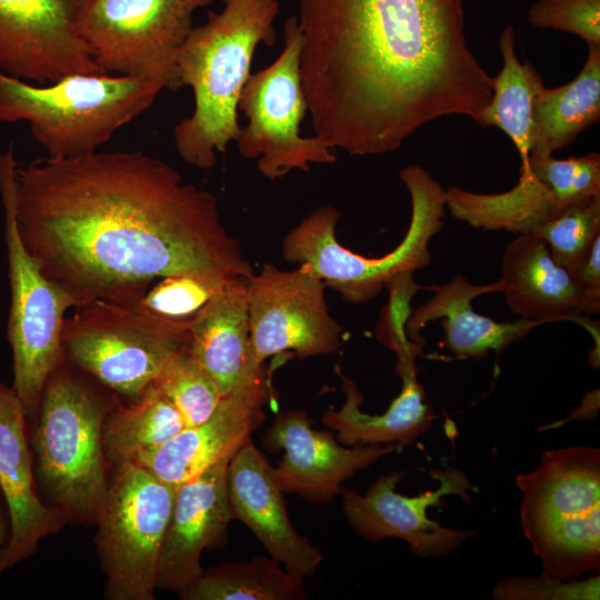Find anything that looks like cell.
Segmentation results:
<instances>
[{
  "mask_svg": "<svg viewBox=\"0 0 600 600\" xmlns=\"http://www.w3.org/2000/svg\"><path fill=\"white\" fill-rule=\"evenodd\" d=\"M16 222L43 274L77 307L137 304L168 276L253 274L216 197L140 151L18 164Z\"/></svg>",
  "mask_w": 600,
  "mask_h": 600,
  "instance_id": "obj_1",
  "label": "cell"
},
{
  "mask_svg": "<svg viewBox=\"0 0 600 600\" xmlns=\"http://www.w3.org/2000/svg\"><path fill=\"white\" fill-rule=\"evenodd\" d=\"M296 19L308 113L332 149L392 152L439 118L478 122L491 99L463 0H299Z\"/></svg>",
  "mask_w": 600,
  "mask_h": 600,
  "instance_id": "obj_2",
  "label": "cell"
},
{
  "mask_svg": "<svg viewBox=\"0 0 600 600\" xmlns=\"http://www.w3.org/2000/svg\"><path fill=\"white\" fill-rule=\"evenodd\" d=\"M221 2L220 11L192 28L177 58L180 84L192 89L194 108L174 126L173 141L180 158L200 169L212 168L217 153L237 141L238 101L254 52L277 40L279 0Z\"/></svg>",
  "mask_w": 600,
  "mask_h": 600,
  "instance_id": "obj_3",
  "label": "cell"
},
{
  "mask_svg": "<svg viewBox=\"0 0 600 600\" xmlns=\"http://www.w3.org/2000/svg\"><path fill=\"white\" fill-rule=\"evenodd\" d=\"M162 90L157 80L109 73H74L37 84L0 69V122L29 123L48 157L79 158L97 152Z\"/></svg>",
  "mask_w": 600,
  "mask_h": 600,
  "instance_id": "obj_4",
  "label": "cell"
},
{
  "mask_svg": "<svg viewBox=\"0 0 600 600\" xmlns=\"http://www.w3.org/2000/svg\"><path fill=\"white\" fill-rule=\"evenodd\" d=\"M523 534L542 574L580 579L600 569V450L571 446L544 451L539 466L520 473Z\"/></svg>",
  "mask_w": 600,
  "mask_h": 600,
  "instance_id": "obj_5",
  "label": "cell"
},
{
  "mask_svg": "<svg viewBox=\"0 0 600 600\" xmlns=\"http://www.w3.org/2000/svg\"><path fill=\"white\" fill-rule=\"evenodd\" d=\"M411 198V220L402 241L380 258H368L341 246L336 237L340 211L321 206L282 240V256L309 264L326 287L346 301L367 302L397 278L429 264V243L443 226L446 190L420 166L399 172Z\"/></svg>",
  "mask_w": 600,
  "mask_h": 600,
  "instance_id": "obj_6",
  "label": "cell"
},
{
  "mask_svg": "<svg viewBox=\"0 0 600 600\" xmlns=\"http://www.w3.org/2000/svg\"><path fill=\"white\" fill-rule=\"evenodd\" d=\"M33 433V472L62 518L97 523L108 482L102 446L107 408L82 380L58 366L43 388Z\"/></svg>",
  "mask_w": 600,
  "mask_h": 600,
  "instance_id": "obj_7",
  "label": "cell"
},
{
  "mask_svg": "<svg viewBox=\"0 0 600 600\" xmlns=\"http://www.w3.org/2000/svg\"><path fill=\"white\" fill-rule=\"evenodd\" d=\"M14 148L0 154V196L10 284L7 339L12 352V389L27 418L39 409L47 379L60 362L64 313L77 307L72 296L47 278L23 246L16 222Z\"/></svg>",
  "mask_w": 600,
  "mask_h": 600,
  "instance_id": "obj_8",
  "label": "cell"
},
{
  "mask_svg": "<svg viewBox=\"0 0 600 600\" xmlns=\"http://www.w3.org/2000/svg\"><path fill=\"white\" fill-rule=\"evenodd\" d=\"M76 309L63 321V353L108 388L132 399L189 344L190 321L158 317L138 303L96 300Z\"/></svg>",
  "mask_w": 600,
  "mask_h": 600,
  "instance_id": "obj_9",
  "label": "cell"
},
{
  "mask_svg": "<svg viewBox=\"0 0 600 600\" xmlns=\"http://www.w3.org/2000/svg\"><path fill=\"white\" fill-rule=\"evenodd\" d=\"M176 487L130 461L116 467L97 521V550L110 600H153Z\"/></svg>",
  "mask_w": 600,
  "mask_h": 600,
  "instance_id": "obj_10",
  "label": "cell"
},
{
  "mask_svg": "<svg viewBox=\"0 0 600 600\" xmlns=\"http://www.w3.org/2000/svg\"><path fill=\"white\" fill-rule=\"evenodd\" d=\"M214 0H82L76 31L107 73L181 88L177 58L197 10Z\"/></svg>",
  "mask_w": 600,
  "mask_h": 600,
  "instance_id": "obj_11",
  "label": "cell"
},
{
  "mask_svg": "<svg viewBox=\"0 0 600 600\" xmlns=\"http://www.w3.org/2000/svg\"><path fill=\"white\" fill-rule=\"evenodd\" d=\"M301 38L296 16L283 26V48L277 59L250 73L238 101L247 119L234 142L240 154L257 159L259 172L274 181L292 170L336 161L333 149L320 137L301 136L308 113L300 72Z\"/></svg>",
  "mask_w": 600,
  "mask_h": 600,
  "instance_id": "obj_12",
  "label": "cell"
},
{
  "mask_svg": "<svg viewBox=\"0 0 600 600\" xmlns=\"http://www.w3.org/2000/svg\"><path fill=\"white\" fill-rule=\"evenodd\" d=\"M326 284L306 263L294 270L263 264L247 279L250 341L247 373L288 350L299 359L331 354L341 347L342 328L331 317Z\"/></svg>",
  "mask_w": 600,
  "mask_h": 600,
  "instance_id": "obj_13",
  "label": "cell"
},
{
  "mask_svg": "<svg viewBox=\"0 0 600 600\" xmlns=\"http://www.w3.org/2000/svg\"><path fill=\"white\" fill-rule=\"evenodd\" d=\"M600 197V154L554 159L529 157L519 182L501 193L446 190V207L456 219L483 230L533 233L571 206Z\"/></svg>",
  "mask_w": 600,
  "mask_h": 600,
  "instance_id": "obj_14",
  "label": "cell"
},
{
  "mask_svg": "<svg viewBox=\"0 0 600 600\" xmlns=\"http://www.w3.org/2000/svg\"><path fill=\"white\" fill-rule=\"evenodd\" d=\"M404 474V471H390L380 476L363 496L342 488L344 518L359 537L370 542L399 538L416 556L434 558L450 553L476 534V531L444 527L427 513L428 508L441 506L447 496L471 502V483L463 471L432 469L430 474L438 480L439 487L416 497L396 491Z\"/></svg>",
  "mask_w": 600,
  "mask_h": 600,
  "instance_id": "obj_15",
  "label": "cell"
},
{
  "mask_svg": "<svg viewBox=\"0 0 600 600\" xmlns=\"http://www.w3.org/2000/svg\"><path fill=\"white\" fill-rule=\"evenodd\" d=\"M82 0H0V69L47 84L74 74L107 73L76 31Z\"/></svg>",
  "mask_w": 600,
  "mask_h": 600,
  "instance_id": "obj_16",
  "label": "cell"
},
{
  "mask_svg": "<svg viewBox=\"0 0 600 600\" xmlns=\"http://www.w3.org/2000/svg\"><path fill=\"white\" fill-rule=\"evenodd\" d=\"M270 396L269 376L261 366L222 397L207 420L186 427L168 442L140 454L133 462L173 487L197 478L219 463L229 462L263 423V407Z\"/></svg>",
  "mask_w": 600,
  "mask_h": 600,
  "instance_id": "obj_17",
  "label": "cell"
},
{
  "mask_svg": "<svg viewBox=\"0 0 600 600\" xmlns=\"http://www.w3.org/2000/svg\"><path fill=\"white\" fill-rule=\"evenodd\" d=\"M312 426L307 411L286 410L267 430L262 444L269 452H284L272 468L278 488L313 503L332 501L348 478L401 448L397 443L344 447L332 432Z\"/></svg>",
  "mask_w": 600,
  "mask_h": 600,
  "instance_id": "obj_18",
  "label": "cell"
},
{
  "mask_svg": "<svg viewBox=\"0 0 600 600\" xmlns=\"http://www.w3.org/2000/svg\"><path fill=\"white\" fill-rule=\"evenodd\" d=\"M228 463H219L176 487L158 563L157 589L170 590L181 597L203 573L202 552L224 543L232 520Z\"/></svg>",
  "mask_w": 600,
  "mask_h": 600,
  "instance_id": "obj_19",
  "label": "cell"
},
{
  "mask_svg": "<svg viewBox=\"0 0 600 600\" xmlns=\"http://www.w3.org/2000/svg\"><path fill=\"white\" fill-rule=\"evenodd\" d=\"M227 486L232 519L243 522L284 569L301 578L313 576L323 556L293 528L272 467L251 438L229 461Z\"/></svg>",
  "mask_w": 600,
  "mask_h": 600,
  "instance_id": "obj_20",
  "label": "cell"
},
{
  "mask_svg": "<svg viewBox=\"0 0 600 600\" xmlns=\"http://www.w3.org/2000/svg\"><path fill=\"white\" fill-rule=\"evenodd\" d=\"M0 489L11 522L10 540L0 553L1 574L33 556L39 542L62 524L61 514L46 507L38 496L27 416L12 387L3 383H0Z\"/></svg>",
  "mask_w": 600,
  "mask_h": 600,
  "instance_id": "obj_21",
  "label": "cell"
},
{
  "mask_svg": "<svg viewBox=\"0 0 600 600\" xmlns=\"http://www.w3.org/2000/svg\"><path fill=\"white\" fill-rule=\"evenodd\" d=\"M434 294L412 310L404 323L408 340L422 347L421 329L429 322L441 320L444 346L452 354L463 359L481 360L489 352L500 353L513 342L522 340L540 321L520 318L514 322H497L477 313L474 298L503 292L499 278L489 284H473L461 274L442 286H433Z\"/></svg>",
  "mask_w": 600,
  "mask_h": 600,
  "instance_id": "obj_22",
  "label": "cell"
},
{
  "mask_svg": "<svg viewBox=\"0 0 600 600\" xmlns=\"http://www.w3.org/2000/svg\"><path fill=\"white\" fill-rule=\"evenodd\" d=\"M500 279L506 304L521 318L547 323L578 321L586 313L583 296L568 270L553 261L546 242L533 233L518 234L506 247Z\"/></svg>",
  "mask_w": 600,
  "mask_h": 600,
  "instance_id": "obj_23",
  "label": "cell"
},
{
  "mask_svg": "<svg viewBox=\"0 0 600 600\" xmlns=\"http://www.w3.org/2000/svg\"><path fill=\"white\" fill-rule=\"evenodd\" d=\"M396 370L402 379L399 396L382 414H368L360 409L363 396L357 384L337 368L346 402L337 411H324L322 423L337 432V440L341 444L357 447L397 443L404 447L430 429L433 413L417 378L414 360L397 362Z\"/></svg>",
  "mask_w": 600,
  "mask_h": 600,
  "instance_id": "obj_24",
  "label": "cell"
},
{
  "mask_svg": "<svg viewBox=\"0 0 600 600\" xmlns=\"http://www.w3.org/2000/svg\"><path fill=\"white\" fill-rule=\"evenodd\" d=\"M247 279L227 282L190 321L188 353L222 396L244 379L250 326Z\"/></svg>",
  "mask_w": 600,
  "mask_h": 600,
  "instance_id": "obj_25",
  "label": "cell"
},
{
  "mask_svg": "<svg viewBox=\"0 0 600 600\" xmlns=\"http://www.w3.org/2000/svg\"><path fill=\"white\" fill-rule=\"evenodd\" d=\"M600 119V46L588 44L577 77L561 87L544 88L533 108L529 157H549L572 143Z\"/></svg>",
  "mask_w": 600,
  "mask_h": 600,
  "instance_id": "obj_26",
  "label": "cell"
},
{
  "mask_svg": "<svg viewBox=\"0 0 600 600\" xmlns=\"http://www.w3.org/2000/svg\"><path fill=\"white\" fill-rule=\"evenodd\" d=\"M499 49L503 66L493 77L491 99L477 123L501 129L513 142L523 164L531 149L534 102L546 87L538 70L529 61L518 59L512 26L502 29Z\"/></svg>",
  "mask_w": 600,
  "mask_h": 600,
  "instance_id": "obj_27",
  "label": "cell"
},
{
  "mask_svg": "<svg viewBox=\"0 0 600 600\" xmlns=\"http://www.w3.org/2000/svg\"><path fill=\"white\" fill-rule=\"evenodd\" d=\"M187 427L170 400L151 382L128 407L107 413L102 446L107 463L120 466L154 450Z\"/></svg>",
  "mask_w": 600,
  "mask_h": 600,
  "instance_id": "obj_28",
  "label": "cell"
},
{
  "mask_svg": "<svg viewBox=\"0 0 600 600\" xmlns=\"http://www.w3.org/2000/svg\"><path fill=\"white\" fill-rule=\"evenodd\" d=\"M184 600H304L303 578L271 557L227 562L203 570L180 597Z\"/></svg>",
  "mask_w": 600,
  "mask_h": 600,
  "instance_id": "obj_29",
  "label": "cell"
},
{
  "mask_svg": "<svg viewBox=\"0 0 600 600\" xmlns=\"http://www.w3.org/2000/svg\"><path fill=\"white\" fill-rule=\"evenodd\" d=\"M152 383L178 409L187 427L207 420L224 397L187 349L172 357Z\"/></svg>",
  "mask_w": 600,
  "mask_h": 600,
  "instance_id": "obj_30",
  "label": "cell"
},
{
  "mask_svg": "<svg viewBox=\"0 0 600 600\" xmlns=\"http://www.w3.org/2000/svg\"><path fill=\"white\" fill-rule=\"evenodd\" d=\"M237 277L176 274L161 280L139 301L144 310L172 321L189 322L228 281Z\"/></svg>",
  "mask_w": 600,
  "mask_h": 600,
  "instance_id": "obj_31",
  "label": "cell"
},
{
  "mask_svg": "<svg viewBox=\"0 0 600 600\" xmlns=\"http://www.w3.org/2000/svg\"><path fill=\"white\" fill-rule=\"evenodd\" d=\"M600 233V197L576 204L539 227L533 234L547 244L553 261L570 271Z\"/></svg>",
  "mask_w": 600,
  "mask_h": 600,
  "instance_id": "obj_32",
  "label": "cell"
},
{
  "mask_svg": "<svg viewBox=\"0 0 600 600\" xmlns=\"http://www.w3.org/2000/svg\"><path fill=\"white\" fill-rule=\"evenodd\" d=\"M538 29L572 33L587 44L600 46V0H537L528 10Z\"/></svg>",
  "mask_w": 600,
  "mask_h": 600,
  "instance_id": "obj_33",
  "label": "cell"
},
{
  "mask_svg": "<svg viewBox=\"0 0 600 600\" xmlns=\"http://www.w3.org/2000/svg\"><path fill=\"white\" fill-rule=\"evenodd\" d=\"M600 577L559 580L544 574L538 577H508L492 589L496 600H598Z\"/></svg>",
  "mask_w": 600,
  "mask_h": 600,
  "instance_id": "obj_34",
  "label": "cell"
},
{
  "mask_svg": "<svg viewBox=\"0 0 600 600\" xmlns=\"http://www.w3.org/2000/svg\"><path fill=\"white\" fill-rule=\"evenodd\" d=\"M586 302V313L600 311V233H598L583 257L568 271Z\"/></svg>",
  "mask_w": 600,
  "mask_h": 600,
  "instance_id": "obj_35",
  "label": "cell"
},
{
  "mask_svg": "<svg viewBox=\"0 0 600 600\" xmlns=\"http://www.w3.org/2000/svg\"><path fill=\"white\" fill-rule=\"evenodd\" d=\"M599 411V390L589 392L582 400L581 406L572 411L571 416L562 421L594 419Z\"/></svg>",
  "mask_w": 600,
  "mask_h": 600,
  "instance_id": "obj_36",
  "label": "cell"
},
{
  "mask_svg": "<svg viewBox=\"0 0 600 600\" xmlns=\"http://www.w3.org/2000/svg\"><path fill=\"white\" fill-rule=\"evenodd\" d=\"M11 534V522L8 506L0 489V553L7 547Z\"/></svg>",
  "mask_w": 600,
  "mask_h": 600,
  "instance_id": "obj_37",
  "label": "cell"
}]
</instances>
